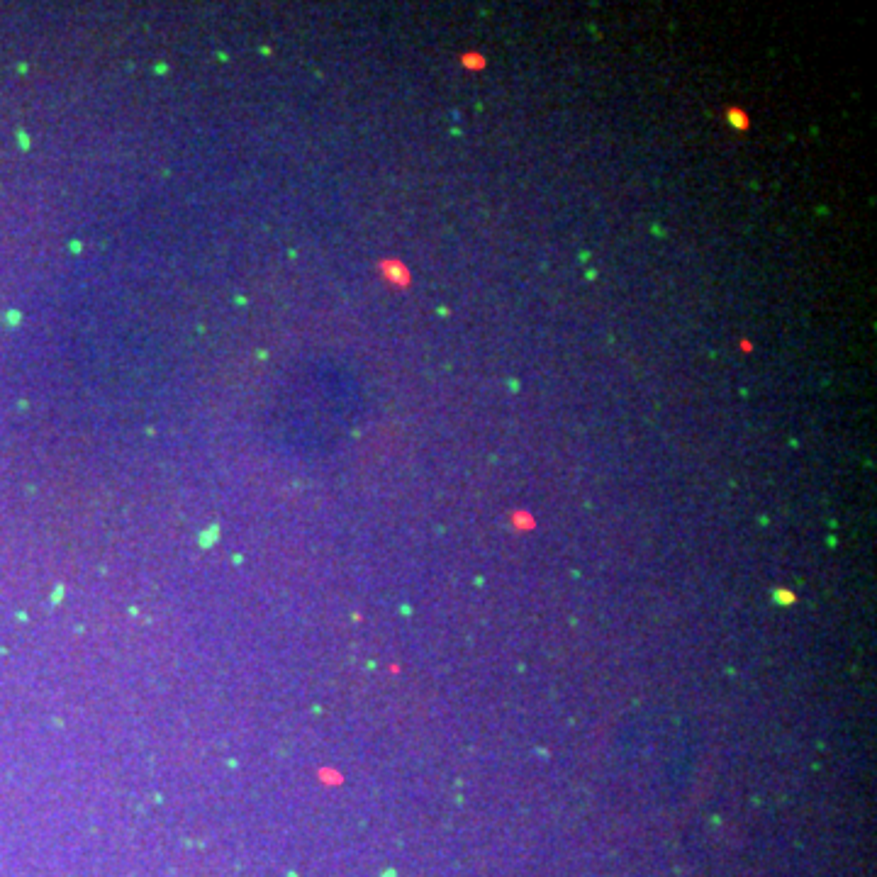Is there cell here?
Returning a JSON list of instances; mask_svg holds the SVG:
<instances>
[{
    "label": "cell",
    "mask_w": 877,
    "mask_h": 877,
    "mask_svg": "<svg viewBox=\"0 0 877 877\" xmlns=\"http://www.w3.org/2000/svg\"><path fill=\"white\" fill-rule=\"evenodd\" d=\"M729 122H731V127H736V130H746L748 127V117L741 113L739 108L729 110Z\"/></svg>",
    "instance_id": "obj_1"
}]
</instances>
